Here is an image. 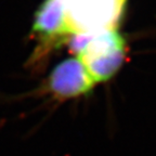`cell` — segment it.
<instances>
[{"label": "cell", "mask_w": 156, "mask_h": 156, "mask_svg": "<svg viewBox=\"0 0 156 156\" xmlns=\"http://www.w3.org/2000/svg\"><path fill=\"white\" fill-rule=\"evenodd\" d=\"M67 42L95 83L108 80L124 63L126 47L117 29L69 35Z\"/></svg>", "instance_id": "6da1fadb"}, {"label": "cell", "mask_w": 156, "mask_h": 156, "mask_svg": "<svg viewBox=\"0 0 156 156\" xmlns=\"http://www.w3.org/2000/svg\"><path fill=\"white\" fill-rule=\"evenodd\" d=\"M128 0H62L67 34H91L117 28Z\"/></svg>", "instance_id": "7a4b0ae2"}, {"label": "cell", "mask_w": 156, "mask_h": 156, "mask_svg": "<svg viewBox=\"0 0 156 156\" xmlns=\"http://www.w3.org/2000/svg\"><path fill=\"white\" fill-rule=\"evenodd\" d=\"M94 85L95 83L77 56L66 58L58 63L47 80L49 92L58 99H72L85 95Z\"/></svg>", "instance_id": "3957f363"}, {"label": "cell", "mask_w": 156, "mask_h": 156, "mask_svg": "<svg viewBox=\"0 0 156 156\" xmlns=\"http://www.w3.org/2000/svg\"><path fill=\"white\" fill-rule=\"evenodd\" d=\"M33 32L49 41L68 37L62 0H44L35 14Z\"/></svg>", "instance_id": "277c9868"}]
</instances>
